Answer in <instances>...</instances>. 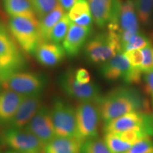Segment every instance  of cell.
I'll use <instances>...</instances> for the list:
<instances>
[{
	"label": "cell",
	"mask_w": 153,
	"mask_h": 153,
	"mask_svg": "<svg viewBox=\"0 0 153 153\" xmlns=\"http://www.w3.org/2000/svg\"><path fill=\"white\" fill-rule=\"evenodd\" d=\"M60 87L65 93L80 102H92L98 104L102 97L99 86L90 82L82 84L74 78V70H68L62 74L60 79Z\"/></svg>",
	"instance_id": "5b68a950"
},
{
	"label": "cell",
	"mask_w": 153,
	"mask_h": 153,
	"mask_svg": "<svg viewBox=\"0 0 153 153\" xmlns=\"http://www.w3.org/2000/svg\"><path fill=\"white\" fill-rule=\"evenodd\" d=\"M138 17L133 0H126L122 4L118 22V33L123 47L132 36L139 33Z\"/></svg>",
	"instance_id": "4fadbf2b"
},
{
	"label": "cell",
	"mask_w": 153,
	"mask_h": 153,
	"mask_svg": "<svg viewBox=\"0 0 153 153\" xmlns=\"http://www.w3.org/2000/svg\"><path fill=\"white\" fill-rule=\"evenodd\" d=\"M74 78L77 82L82 84H87L91 82V75L88 70L85 68H79L74 71Z\"/></svg>",
	"instance_id": "d6a6232c"
},
{
	"label": "cell",
	"mask_w": 153,
	"mask_h": 153,
	"mask_svg": "<svg viewBox=\"0 0 153 153\" xmlns=\"http://www.w3.org/2000/svg\"><path fill=\"white\" fill-rule=\"evenodd\" d=\"M150 45L151 43L148 37L139 32L132 36L131 39L122 47V53L131 50H142Z\"/></svg>",
	"instance_id": "83f0119b"
},
{
	"label": "cell",
	"mask_w": 153,
	"mask_h": 153,
	"mask_svg": "<svg viewBox=\"0 0 153 153\" xmlns=\"http://www.w3.org/2000/svg\"><path fill=\"white\" fill-rule=\"evenodd\" d=\"M142 95L136 89L122 87L102 95L98 102L101 119L106 122L128 113L140 111L144 106Z\"/></svg>",
	"instance_id": "6da1fadb"
},
{
	"label": "cell",
	"mask_w": 153,
	"mask_h": 153,
	"mask_svg": "<svg viewBox=\"0 0 153 153\" xmlns=\"http://www.w3.org/2000/svg\"><path fill=\"white\" fill-rule=\"evenodd\" d=\"M3 8L9 17H36L29 0H1Z\"/></svg>",
	"instance_id": "7402d4cb"
},
{
	"label": "cell",
	"mask_w": 153,
	"mask_h": 153,
	"mask_svg": "<svg viewBox=\"0 0 153 153\" xmlns=\"http://www.w3.org/2000/svg\"><path fill=\"white\" fill-rule=\"evenodd\" d=\"M85 55L91 62L102 64L116 55L122 53L120 36L117 32L96 34L85 44Z\"/></svg>",
	"instance_id": "3957f363"
},
{
	"label": "cell",
	"mask_w": 153,
	"mask_h": 153,
	"mask_svg": "<svg viewBox=\"0 0 153 153\" xmlns=\"http://www.w3.org/2000/svg\"><path fill=\"white\" fill-rule=\"evenodd\" d=\"M9 33L0 23V58L21 69L24 65V57L18 44Z\"/></svg>",
	"instance_id": "2e32d148"
},
{
	"label": "cell",
	"mask_w": 153,
	"mask_h": 153,
	"mask_svg": "<svg viewBox=\"0 0 153 153\" xmlns=\"http://www.w3.org/2000/svg\"><path fill=\"white\" fill-rule=\"evenodd\" d=\"M104 140L112 153H123L132 146L116 133H105Z\"/></svg>",
	"instance_id": "484cf974"
},
{
	"label": "cell",
	"mask_w": 153,
	"mask_h": 153,
	"mask_svg": "<svg viewBox=\"0 0 153 153\" xmlns=\"http://www.w3.org/2000/svg\"><path fill=\"white\" fill-rule=\"evenodd\" d=\"M93 21L99 27L118 33V22L122 3L120 0H87Z\"/></svg>",
	"instance_id": "52a82bcc"
},
{
	"label": "cell",
	"mask_w": 153,
	"mask_h": 153,
	"mask_svg": "<svg viewBox=\"0 0 153 153\" xmlns=\"http://www.w3.org/2000/svg\"><path fill=\"white\" fill-rule=\"evenodd\" d=\"M79 1H81V0H58L59 4L62 6V7L67 13L72 9V7L76 3H77Z\"/></svg>",
	"instance_id": "e575fe53"
},
{
	"label": "cell",
	"mask_w": 153,
	"mask_h": 153,
	"mask_svg": "<svg viewBox=\"0 0 153 153\" xmlns=\"http://www.w3.org/2000/svg\"><path fill=\"white\" fill-rule=\"evenodd\" d=\"M70 20L74 24L83 26H91L93 17L87 0L76 3L68 12Z\"/></svg>",
	"instance_id": "44dd1931"
},
{
	"label": "cell",
	"mask_w": 153,
	"mask_h": 153,
	"mask_svg": "<svg viewBox=\"0 0 153 153\" xmlns=\"http://www.w3.org/2000/svg\"><path fill=\"white\" fill-rule=\"evenodd\" d=\"M80 140L56 135L44 146V153H79L82 144Z\"/></svg>",
	"instance_id": "d6986e66"
},
{
	"label": "cell",
	"mask_w": 153,
	"mask_h": 153,
	"mask_svg": "<svg viewBox=\"0 0 153 153\" xmlns=\"http://www.w3.org/2000/svg\"><path fill=\"white\" fill-rule=\"evenodd\" d=\"M38 20L53 11L58 5V0H29Z\"/></svg>",
	"instance_id": "4316f807"
},
{
	"label": "cell",
	"mask_w": 153,
	"mask_h": 153,
	"mask_svg": "<svg viewBox=\"0 0 153 153\" xmlns=\"http://www.w3.org/2000/svg\"><path fill=\"white\" fill-rule=\"evenodd\" d=\"M133 2L140 22L148 25L153 13V0H133Z\"/></svg>",
	"instance_id": "cb8c5ba5"
},
{
	"label": "cell",
	"mask_w": 153,
	"mask_h": 153,
	"mask_svg": "<svg viewBox=\"0 0 153 153\" xmlns=\"http://www.w3.org/2000/svg\"><path fill=\"white\" fill-rule=\"evenodd\" d=\"M41 94L25 96L14 118L9 122V128H24L41 108Z\"/></svg>",
	"instance_id": "5bb4252c"
},
{
	"label": "cell",
	"mask_w": 153,
	"mask_h": 153,
	"mask_svg": "<svg viewBox=\"0 0 153 153\" xmlns=\"http://www.w3.org/2000/svg\"><path fill=\"white\" fill-rule=\"evenodd\" d=\"M1 83H0V87H1Z\"/></svg>",
	"instance_id": "8d00e7d4"
},
{
	"label": "cell",
	"mask_w": 153,
	"mask_h": 153,
	"mask_svg": "<svg viewBox=\"0 0 153 153\" xmlns=\"http://www.w3.org/2000/svg\"><path fill=\"white\" fill-rule=\"evenodd\" d=\"M145 90L148 94L153 96V70L144 74Z\"/></svg>",
	"instance_id": "836d02e7"
},
{
	"label": "cell",
	"mask_w": 153,
	"mask_h": 153,
	"mask_svg": "<svg viewBox=\"0 0 153 153\" xmlns=\"http://www.w3.org/2000/svg\"><path fill=\"white\" fill-rule=\"evenodd\" d=\"M72 22L68 13H65L53 28L50 36V41L56 43H62Z\"/></svg>",
	"instance_id": "603a6c76"
},
{
	"label": "cell",
	"mask_w": 153,
	"mask_h": 153,
	"mask_svg": "<svg viewBox=\"0 0 153 153\" xmlns=\"http://www.w3.org/2000/svg\"><path fill=\"white\" fill-rule=\"evenodd\" d=\"M24 129L33 134L44 146L56 136L51 110L41 106Z\"/></svg>",
	"instance_id": "7c38bea8"
},
{
	"label": "cell",
	"mask_w": 153,
	"mask_h": 153,
	"mask_svg": "<svg viewBox=\"0 0 153 153\" xmlns=\"http://www.w3.org/2000/svg\"><path fill=\"white\" fill-rule=\"evenodd\" d=\"M91 32V26H79L72 22L62 43L66 55L74 57L79 54L84 45L87 43Z\"/></svg>",
	"instance_id": "9a60e30c"
},
{
	"label": "cell",
	"mask_w": 153,
	"mask_h": 153,
	"mask_svg": "<svg viewBox=\"0 0 153 153\" xmlns=\"http://www.w3.org/2000/svg\"><path fill=\"white\" fill-rule=\"evenodd\" d=\"M25 96L4 89L0 93V122L9 123L18 110Z\"/></svg>",
	"instance_id": "ac0fdd59"
},
{
	"label": "cell",
	"mask_w": 153,
	"mask_h": 153,
	"mask_svg": "<svg viewBox=\"0 0 153 153\" xmlns=\"http://www.w3.org/2000/svg\"><path fill=\"white\" fill-rule=\"evenodd\" d=\"M123 153H153V140L150 137L139 141Z\"/></svg>",
	"instance_id": "f1b7e54d"
},
{
	"label": "cell",
	"mask_w": 153,
	"mask_h": 153,
	"mask_svg": "<svg viewBox=\"0 0 153 153\" xmlns=\"http://www.w3.org/2000/svg\"><path fill=\"white\" fill-rule=\"evenodd\" d=\"M101 72L105 79L110 81L123 80L127 84H136L141 80L143 72L132 67L123 53L116 55L102 63Z\"/></svg>",
	"instance_id": "277c9868"
},
{
	"label": "cell",
	"mask_w": 153,
	"mask_h": 153,
	"mask_svg": "<svg viewBox=\"0 0 153 153\" xmlns=\"http://www.w3.org/2000/svg\"><path fill=\"white\" fill-rule=\"evenodd\" d=\"M141 51L143 54V62L140 69L144 74L153 70V46L150 45Z\"/></svg>",
	"instance_id": "f546056e"
},
{
	"label": "cell",
	"mask_w": 153,
	"mask_h": 153,
	"mask_svg": "<svg viewBox=\"0 0 153 153\" xmlns=\"http://www.w3.org/2000/svg\"><path fill=\"white\" fill-rule=\"evenodd\" d=\"M20 70L18 67L7 62L0 58V83L7 79L9 75L14 72H18Z\"/></svg>",
	"instance_id": "1f68e13d"
},
{
	"label": "cell",
	"mask_w": 153,
	"mask_h": 153,
	"mask_svg": "<svg viewBox=\"0 0 153 153\" xmlns=\"http://www.w3.org/2000/svg\"><path fill=\"white\" fill-rule=\"evenodd\" d=\"M45 84V81L41 75L33 72L18 71L9 75L1 85L4 89L28 96L41 94Z\"/></svg>",
	"instance_id": "30bf717a"
},
{
	"label": "cell",
	"mask_w": 153,
	"mask_h": 153,
	"mask_svg": "<svg viewBox=\"0 0 153 153\" xmlns=\"http://www.w3.org/2000/svg\"><path fill=\"white\" fill-rule=\"evenodd\" d=\"M65 11L60 4L55 8L39 20V30L42 42L50 41V36L53 28L65 14Z\"/></svg>",
	"instance_id": "ffe728a7"
},
{
	"label": "cell",
	"mask_w": 153,
	"mask_h": 153,
	"mask_svg": "<svg viewBox=\"0 0 153 153\" xmlns=\"http://www.w3.org/2000/svg\"><path fill=\"white\" fill-rule=\"evenodd\" d=\"M79 153H112L108 148L104 140L93 137L82 143Z\"/></svg>",
	"instance_id": "d4e9b609"
},
{
	"label": "cell",
	"mask_w": 153,
	"mask_h": 153,
	"mask_svg": "<svg viewBox=\"0 0 153 153\" xmlns=\"http://www.w3.org/2000/svg\"><path fill=\"white\" fill-rule=\"evenodd\" d=\"M34 55L36 60L41 65L52 67L59 64L65 58L66 53L60 43L47 41L39 44Z\"/></svg>",
	"instance_id": "e0dca14e"
},
{
	"label": "cell",
	"mask_w": 153,
	"mask_h": 153,
	"mask_svg": "<svg viewBox=\"0 0 153 153\" xmlns=\"http://www.w3.org/2000/svg\"><path fill=\"white\" fill-rule=\"evenodd\" d=\"M134 128L148 131L153 135V115L136 111L111 120L104 123L105 133H119Z\"/></svg>",
	"instance_id": "9c48e42d"
},
{
	"label": "cell",
	"mask_w": 153,
	"mask_h": 153,
	"mask_svg": "<svg viewBox=\"0 0 153 153\" xmlns=\"http://www.w3.org/2000/svg\"><path fill=\"white\" fill-rule=\"evenodd\" d=\"M9 30L19 47L24 52L34 54L42 43L39 20L36 17L14 16L9 20Z\"/></svg>",
	"instance_id": "7a4b0ae2"
},
{
	"label": "cell",
	"mask_w": 153,
	"mask_h": 153,
	"mask_svg": "<svg viewBox=\"0 0 153 153\" xmlns=\"http://www.w3.org/2000/svg\"><path fill=\"white\" fill-rule=\"evenodd\" d=\"M123 54L133 68L141 70V65L143 62V54L141 50L136 49L127 51L123 52Z\"/></svg>",
	"instance_id": "4dcf8cb0"
},
{
	"label": "cell",
	"mask_w": 153,
	"mask_h": 153,
	"mask_svg": "<svg viewBox=\"0 0 153 153\" xmlns=\"http://www.w3.org/2000/svg\"><path fill=\"white\" fill-rule=\"evenodd\" d=\"M152 99H153V96H152Z\"/></svg>",
	"instance_id": "74e56055"
},
{
	"label": "cell",
	"mask_w": 153,
	"mask_h": 153,
	"mask_svg": "<svg viewBox=\"0 0 153 153\" xmlns=\"http://www.w3.org/2000/svg\"><path fill=\"white\" fill-rule=\"evenodd\" d=\"M5 144L14 150L24 153H42L44 145L33 134L24 128H9L3 133Z\"/></svg>",
	"instance_id": "8fae6325"
},
{
	"label": "cell",
	"mask_w": 153,
	"mask_h": 153,
	"mask_svg": "<svg viewBox=\"0 0 153 153\" xmlns=\"http://www.w3.org/2000/svg\"><path fill=\"white\" fill-rule=\"evenodd\" d=\"M51 112L56 135L75 137L80 140L76 124L75 108L62 100H56L53 105Z\"/></svg>",
	"instance_id": "8992f818"
},
{
	"label": "cell",
	"mask_w": 153,
	"mask_h": 153,
	"mask_svg": "<svg viewBox=\"0 0 153 153\" xmlns=\"http://www.w3.org/2000/svg\"><path fill=\"white\" fill-rule=\"evenodd\" d=\"M79 137L82 142L98 137L101 114L98 105L92 102H80L75 108Z\"/></svg>",
	"instance_id": "ba28073f"
},
{
	"label": "cell",
	"mask_w": 153,
	"mask_h": 153,
	"mask_svg": "<svg viewBox=\"0 0 153 153\" xmlns=\"http://www.w3.org/2000/svg\"><path fill=\"white\" fill-rule=\"evenodd\" d=\"M5 153H24V152H19V151H16V150H11V151H8V152H5Z\"/></svg>",
	"instance_id": "d590c367"
}]
</instances>
